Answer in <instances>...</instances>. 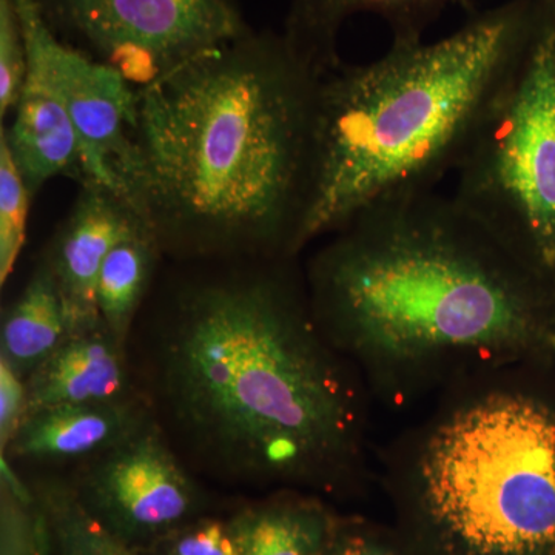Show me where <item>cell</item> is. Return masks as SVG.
I'll return each mask as SVG.
<instances>
[{
    "label": "cell",
    "instance_id": "obj_1",
    "mask_svg": "<svg viewBox=\"0 0 555 555\" xmlns=\"http://www.w3.org/2000/svg\"><path fill=\"white\" fill-rule=\"evenodd\" d=\"M177 266L130 364L182 462L258 491L366 495L374 400L318 326L299 258Z\"/></svg>",
    "mask_w": 555,
    "mask_h": 555
},
{
    "label": "cell",
    "instance_id": "obj_2",
    "mask_svg": "<svg viewBox=\"0 0 555 555\" xmlns=\"http://www.w3.org/2000/svg\"><path fill=\"white\" fill-rule=\"evenodd\" d=\"M305 275L324 337L392 411L478 369L555 352L550 283L437 190L358 211Z\"/></svg>",
    "mask_w": 555,
    "mask_h": 555
},
{
    "label": "cell",
    "instance_id": "obj_3",
    "mask_svg": "<svg viewBox=\"0 0 555 555\" xmlns=\"http://www.w3.org/2000/svg\"><path fill=\"white\" fill-rule=\"evenodd\" d=\"M321 79L251 28L138 90L131 208L166 259L301 258Z\"/></svg>",
    "mask_w": 555,
    "mask_h": 555
},
{
    "label": "cell",
    "instance_id": "obj_4",
    "mask_svg": "<svg viewBox=\"0 0 555 555\" xmlns=\"http://www.w3.org/2000/svg\"><path fill=\"white\" fill-rule=\"evenodd\" d=\"M537 14L532 0H507L447 38L392 43L321 79L299 255L371 204L436 190L455 170Z\"/></svg>",
    "mask_w": 555,
    "mask_h": 555
},
{
    "label": "cell",
    "instance_id": "obj_5",
    "mask_svg": "<svg viewBox=\"0 0 555 555\" xmlns=\"http://www.w3.org/2000/svg\"><path fill=\"white\" fill-rule=\"evenodd\" d=\"M540 358L478 369L377 452L411 555H555V393Z\"/></svg>",
    "mask_w": 555,
    "mask_h": 555
},
{
    "label": "cell",
    "instance_id": "obj_6",
    "mask_svg": "<svg viewBox=\"0 0 555 555\" xmlns=\"http://www.w3.org/2000/svg\"><path fill=\"white\" fill-rule=\"evenodd\" d=\"M454 173V198L546 283L555 280V21L537 14Z\"/></svg>",
    "mask_w": 555,
    "mask_h": 555
},
{
    "label": "cell",
    "instance_id": "obj_7",
    "mask_svg": "<svg viewBox=\"0 0 555 555\" xmlns=\"http://www.w3.org/2000/svg\"><path fill=\"white\" fill-rule=\"evenodd\" d=\"M51 31L137 90L251 30L240 0H35Z\"/></svg>",
    "mask_w": 555,
    "mask_h": 555
},
{
    "label": "cell",
    "instance_id": "obj_8",
    "mask_svg": "<svg viewBox=\"0 0 555 555\" xmlns=\"http://www.w3.org/2000/svg\"><path fill=\"white\" fill-rule=\"evenodd\" d=\"M67 478L83 509L138 551L215 513L210 492L156 420L118 447L73 466Z\"/></svg>",
    "mask_w": 555,
    "mask_h": 555
},
{
    "label": "cell",
    "instance_id": "obj_9",
    "mask_svg": "<svg viewBox=\"0 0 555 555\" xmlns=\"http://www.w3.org/2000/svg\"><path fill=\"white\" fill-rule=\"evenodd\" d=\"M27 56L53 80L78 133L82 181H93L131 207L137 152L133 127L138 90L108 67L57 38L35 0H14Z\"/></svg>",
    "mask_w": 555,
    "mask_h": 555
},
{
    "label": "cell",
    "instance_id": "obj_10",
    "mask_svg": "<svg viewBox=\"0 0 555 555\" xmlns=\"http://www.w3.org/2000/svg\"><path fill=\"white\" fill-rule=\"evenodd\" d=\"M131 214L134 210L112 190L93 181L79 182L78 196L67 217L43 248L42 257L64 302L68 334L102 323L98 281Z\"/></svg>",
    "mask_w": 555,
    "mask_h": 555
},
{
    "label": "cell",
    "instance_id": "obj_11",
    "mask_svg": "<svg viewBox=\"0 0 555 555\" xmlns=\"http://www.w3.org/2000/svg\"><path fill=\"white\" fill-rule=\"evenodd\" d=\"M155 422L144 393L107 403L30 412L0 454L10 465L76 466L129 440Z\"/></svg>",
    "mask_w": 555,
    "mask_h": 555
},
{
    "label": "cell",
    "instance_id": "obj_12",
    "mask_svg": "<svg viewBox=\"0 0 555 555\" xmlns=\"http://www.w3.org/2000/svg\"><path fill=\"white\" fill-rule=\"evenodd\" d=\"M473 5L474 0H287L281 33L299 60L326 78L343 65L339 33L357 14H374L385 22L392 43H414L423 40L444 11Z\"/></svg>",
    "mask_w": 555,
    "mask_h": 555
},
{
    "label": "cell",
    "instance_id": "obj_13",
    "mask_svg": "<svg viewBox=\"0 0 555 555\" xmlns=\"http://www.w3.org/2000/svg\"><path fill=\"white\" fill-rule=\"evenodd\" d=\"M28 414L64 404L107 403L141 392L131 371L129 349L104 323L68 334L27 378Z\"/></svg>",
    "mask_w": 555,
    "mask_h": 555
},
{
    "label": "cell",
    "instance_id": "obj_14",
    "mask_svg": "<svg viewBox=\"0 0 555 555\" xmlns=\"http://www.w3.org/2000/svg\"><path fill=\"white\" fill-rule=\"evenodd\" d=\"M27 78L14 107L11 126L2 124L17 166L38 195L51 179H82L78 133L53 80L27 56Z\"/></svg>",
    "mask_w": 555,
    "mask_h": 555
},
{
    "label": "cell",
    "instance_id": "obj_15",
    "mask_svg": "<svg viewBox=\"0 0 555 555\" xmlns=\"http://www.w3.org/2000/svg\"><path fill=\"white\" fill-rule=\"evenodd\" d=\"M241 555H324L343 516L331 500L276 489L232 511Z\"/></svg>",
    "mask_w": 555,
    "mask_h": 555
},
{
    "label": "cell",
    "instance_id": "obj_16",
    "mask_svg": "<svg viewBox=\"0 0 555 555\" xmlns=\"http://www.w3.org/2000/svg\"><path fill=\"white\" fill-rule=\"evenodd\" d=\"M163 259L166 257L158 236L134 211L105 258L96 292L102 323L126 349H129L138 318L155 288Z\"/></svg>",
    "mask_w": 555,
    "mask_h": 555
},
{
    "label": "cell",
    "instance_id": "obj_17",
    "mask_svg": "<svg viewBox=\"0 0 555 555\" xmlns=\"http://www.w3.org/2000/svg\"><path fill=\"white\" fill-rule=\"evenodd\" d=\"M67 337L60 288L46 259L40 257L27 284L3 315L0 358L28 378Z\"/></svg>",
    "mask_w": 555,
    "mask_h": 555
},
{
    "label": "cell",
    "instance_id": "obj_18",
    "mask_svg": "<svg viewBox=\"0 0 555 555\" xmlns=\"http://www.w3.org/2000/svg\"><path fill=\"white\" fill-rule=\"evenodd\" d=\"M25 481L42 518L51 555H142L83 509L67 477L43 474Z\"/></svg>",
    "mask_w": 555,
    "mask_h": 555
},
{
    "label": "cell",
    "instance_id": "obj_19",
    "mask_svg": "<svg viewBox=\"0 0 555 555\" xmlns=\"http://www.w3.org/2000/svg\"><path fill=\"white\" fill-rule=\"evenodd\" d=\"M0 555H51L27 481L0 460Z\"/></svg>",
    "mask_w": 555,
    "mask_h": 555
},
{
    "label": "cell",
    "instance_id": "obj_20",
    "mask_svg": "<svg viewBox=\"0 0 555 555\" xmlns=\"http://www.w3.org/2000/svg\"><path fill=\"white\" fill-rule=\"evenodd\" d=\"M35 199L0 127V286L16 268L27 240L28 215Z\"/></svg>",
    "mask_w": 555,
    "mask_h": 555
},
{
    "label": "cell",
    "instance_id": "obj_21",
    "mask_svg": "<svg viewBox=\"0 0 555 555\" xmlns=\"http://www.w3.org/2000/svg\"><path fill=\"white\" fill-rule=\"evenodd\" d=\"M142 555H241L238 529L232 513L195 518L145 550Z\"/></svg>",
    "mask_w": 555,
    "mask_h": 555
},
{
    "label": "cell",
    "instance_id": "obj_22",
    "mask_svg": "<svg viewBox=\"0 0 555 555\" xmlns=\"http://www.w3.org/2000/svg\"><path fill=\"white\" fill-rule=\"evenodd\" d=\"M27 46L14 0H0V119L14 112L27 78Z\"/></svg>",
    "mask_w": 555,
    "mask_h": 555
},
{
    "label": "cell",
    "instance_id": "obj_23",
    "mask_svg": "<svg viewBox=\"0 0 555 555\" xmlns=\"http://www.w3.org/2000/svg\"><path fill=\"white\" fill-rule=\"evenodd\" d=\"M324 555H411L393 526L360 514H345Z\"/></svg>",
    "mask_w": 555,
    "mask_h": 555
},
{
    "label": "cell",
    "instance_id": "obj_24",
    "mask_svg": "<svg viewBox=\"0 0 555 555\" xmlns=\"http://www.w3.org/2000/svg\"><path fill=\"white\" fill-rule=\"evenodd\" d=\"M27 415V378L0 358V454L9 448Z\"/></svg>",
    "mask_w": 555,
    "mask_h": 555
},
{
    "label": "cell",
    "instance_id": "obj_25",
    "mask_svg": "<svg viewBox=\"0 0 555 555\" xmlns=\"http://www.w3.org/2000/svg\"><path fill=\"white\" fill-rule=\"evenodd\" d=\"M553 5H555V0H553Z\"/></svg>",
    "mask_w": 555,
    "mask_h": 555
},
{
    "label": "cell",
    "instance_id": "obj_26",
    "mask_svg": "<svg viewBox=\"0 0 555 555\" xmlns=\"http://www.w3.org/2000/svg\"><path fill=\"white\" fill-rule=\"evenodd\" d=\"M554 349H555V339H554Z\"/></svg>",
    "mask_w": 555,
    "mask_h": 555
}]
</instances>
